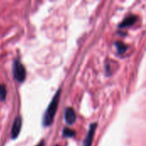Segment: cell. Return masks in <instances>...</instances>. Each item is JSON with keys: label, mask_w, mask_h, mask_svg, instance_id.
<instances>
[{"label": "cell", "mask_w": 146, "mask_h": 146, "mask_svg": "<svg viewBox=\"0 0 146 146\" xmlns=\"http://www.w3.org/2000/svg\"><path fill=\"white\" fill-rule=\"evenodd\" d=\"M60 94H61V90H58L57 92L53 97L52 100L50 101V103L44 115V117H43V126L49 127L52 124L55 115H56V110H57L58 103H59V99H60Z\"/></svg>", "instance_id": "obj_1"}, {"label": "cell", "mask_w": 146, "mask_h": 146, "mask_svg": "<svg viewBox=\"0 0 146 146\" xmlns=\"http://www.w3.org/2000/svg\"><path fill=\"white\" fill-rule=\"evenodd\" d=\"M12 70H13L14 78L18 82L21 83L26 80V76H27L26 68L18 60L14 61V62H13V69Z\"/></svg>", "instance_id": "obj_2"}, {"label": "cell", "mask_w": 146, "mask_h": 146, "mask_svg": "<svg viewBox=\"0 0 146 146\" xmlns=\"http://www.w3.org/2000/svg\"><path fill=\"white\" fill-rule=\"evenodd\" d=\"M97 127H98V124L96 122L92 123L90 126V128H89L87 136L85 139V140L83 142V145L82 146H92V140H93V137H94V134H95V131H96Z\"/></svg>", "instance_id": "obj_3"}, {"label": "cell", "mask_w": 146, "mask_h": 146, "mask_svg": "<svg viewBox=\"0 0 146 146\" xmlns=\"http://www.w3.org/2000/svg\"><path fill=\"white\" fill-rule=\"evenodd\" d=\"M21 123H22L21 117H20V116L16 117L13 123L12 130H11V138L13 139H15L18 137V135L21 132Z\"/></svg>", "instance_id": "obj_4"}, {"label": "cell", "mask_w": 146, "mask_h": 146, "mask_svg": "<svg viewBox=\"0 0 146 146\" xmlns=\"http://www.w3.org/2000/svg\"><path fill=\"white\" fill-rule=\"evenodd\" d=\"M76 121V115L74 110L72 108H68L65 111V121L66 123L71 125L74 124Z\"/></svg>", "instance_id": "obj_5"}, {"label": "cell", "mask_w": 146, "mask_h": 146, "mask_svg": "<svg viewBox=\"0 0 146 146\" xmlns=\"http://www.w3.org/2000/svg\"><path fill=\"white\" fill-rule=\"evenodd\" d=\"M137 20H138V17L136 15H129L122 21V22L119 25V27L120 28H125V27H131L136 22Z\"/></svg>", "instance_id": "obj_6"}, {"label": "cell", "mask_w": 146, "mask_h": 146, "mask_svg": "<svg viewBox=\"0 0 146 146\" xmlns=\"http://www.w3.org/2000/svg\"><path fill=\"white\" fill-rule=\"evenodd\" d=\"M115 47H116V50H117V51H118L119 54L125 53L126 50H127V46L123 42H121V41L115 42Z\"/></svg>", "instance_id": "obj_7"}, {"label": "cell", "mask_w": 146, "mask_h": 146, "mask_svg": "<svg viewBox=\"0 0 146 146\" xmlns=\"http://www.w3.org/2000/svg\"><path fill=\"white\" fill-rule=\"evenodd\" d=\"M75 135V132L69 128H64L62 132V136L64 138H72Z\"/></svg>", "instance_id": "obj_8"}, {"label": "cell", "mask_w": 146, "mask_h": 146, "mask_svg": "<svg viewBox=\"0 0 146 146\" xmlns=\"http://www.w3.org/2000/svg\"><path fill=\"white\" fill-rule=\"evenodd\" d=\"M6 94H7V91H6L5 86L4 85H0V101L1 102L5 100Z\"/></svg>", "instance_id": "obj_9"}, {"label": "cell", "mask_w": 146, "mask_h": 146, "mask_svg": "<svg viewBox=\"0 0 146 146\" xmlns=\"http://www.w3.org/2000/svg\"><path fill=\"white\" fill-rule=\"evenodd\" d=\"M35 146H44V141H41L38 145H37Z\"/></svg>", "instance_id": "obj_10"}]
</instances>
